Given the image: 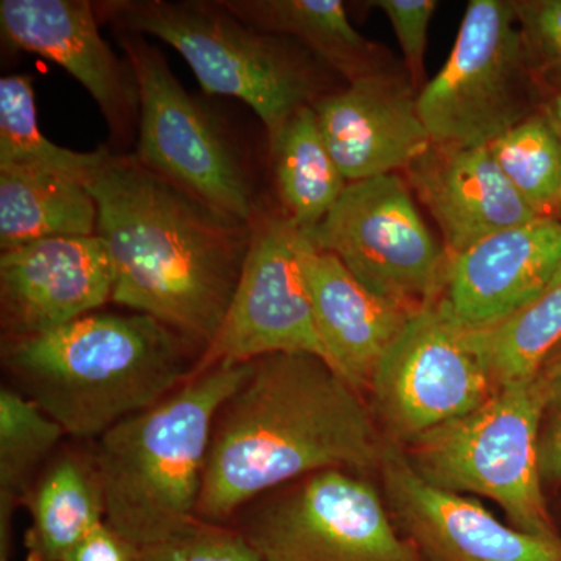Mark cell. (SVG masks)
<instances>
[{"mask_svg": "<svg viewBox=\"0 0 561 561\" xmlns=\"http://www.w3.org/2000/svg\"><path fill=\"white\" fill-rule=\"evenodd\" d=\"M279 208L309 238L334 208L348 181L331 157L316 111L306 106L268 142Z\"/></svg>", "mask_w": 561, "mask_h": 561, "instance_id": "obj_23", "label": "cell"}, {"mask_svg": "<svg viewBox=\"0 0 561 561\" xmlns=\"http://www.w3.org/2000/svg\"><path fill=\"white\" fill-rule=\"evenodd\" d=\"M309 242L342 261L373 294L421 311L445 290L449 257L402 173L348 183Z\"/></svg>", "mask_w": 561, "mask_h": 561, "instance_id": "obj_10", "label": "cell"}, {"mask_svg": "<svg viewBox=\"0 0 561 561\" xmlns=\"http://www.w3.org/2000/svg\"><path fill=\"white\" fill-rule=\"evenodd\" d=\"M560 267L561 219L538 217L451 257L440 300L465 330H485L534 300Z\"/></svg>", "mask_w": 561, "mask_h": 561, "instance_id": "obj_17", "label": "cell"}, {"mask_svg": "<svg viewBox=\"0 0 561 561\" xmlns=\"http://www.w3.org/2000/svg\"><path fill=\"white\" fill-rule=\"evenodd\" d=\"M402 176L440 228L449 257L540 217L513 190L489 146L431 142Z\"/></svg>", "mask_w": 561, "mask_h": 561, "instance_id": "obj_18", "label": "cell"}, {"mask_svg": "<svg viewBox=\"0 0 561 561\" xmlns=\"http://www.w3.org/2000/svg\"><path fill=\"white\" fill-rule=\"evenodd\" d=\"M251 365L221 362L197 371L95 440L91 456L111 529L142 548L198 522L217 413L245 381Z\"/></svg>", "mask_w": 561, "mask_h": 561, "instance_id": "obj_4", "label": "cell"}, {"mask_svg": "<svg viewBox=\"0 0 561 561\" xmlns=\"http://www.w3.org/2000/svg\"><path fill=\"white\" fill-rule=\"evenodd\" d=\"M513 0H471L440 72L419 91L432 142L490 146L541 110Z\"/></svg>", "mask_w": 561, "mask_h": 561, "instance_id": "obj_8", "label": "cell"}, {"mask_svg": "<svg viewBox=\"0 0 561 561\" xmlns=\"http://www.w3.org/2000/svg\"><path fill=\"white\" fill-rule=\"evenodd\" d=\"M114 33L138 84L136 158L194 197L251 224L264 201L224 122L186 91L146 36Z\"/></svg>", "mask_w": 561, "mask_h": 561, "instance_id": "obj_7", "label": "cell"}, {"mask_svg": "<svg viewBox=\"0 0 561 561\" xmlns=\"http://www.w3.org/2000/svg\"><path fill=\"white\" fill-rule=\"evenodd\" d=\"M91 0H2L0 35L10 49L57 62L98 103L111 140L124 149L139 125V92L130 62L102 38Z\"/></svg>", "mask_w": 561, "mask_h": 561, "instance_id": "obj_14", "label": "cell"}, {"mask_svg": "<svg viewBox=\"0 0 561 561\" xmlns=\"http://www.w3.org/2000/svg\"><path fill=\"white\" fill-rule=\"evenodd\" d=\"M25 507V561H62L105 522V497L90 454L62 451L39 472Z\"/></svg>", "mask_w": 561, "mask_h": 561, "instance_id": "obj_21", "label": "cell"}, {"mask_svg": "<svg viewBox=\"0 0 561 561\" xmlns=\"http://www.w3.org/2000/svg\"><path fill=\"white\" fill-rule=\"evenodd\" d=\"M467 332L497 387L537 378L561 345V267L519 311L485 330Z\"/></svg>", "mask_w": 561, "mask_h": 561, "instance_id": "obj_25", "label": "cell"}, {"mask_svg": "<svg viewBox=\"0 0 561 561\" xmlns=\"http://www.w3.org/2000/svg\"><path fill=\"white\" fill-rule=\"evenodd\" d=\"M136 561H261L236 527L197 522L165 540L142 546Z\"/></svg>", "mask_w": 561, "mask_h": 561, "instance_id": "obj_29", "label": "cell"}, {"mask_svg": "<svg viewBox=\"0 0 561 561\" xmlns=\"http://www.w3.org/2000/svg\"><path fill=\"white\" fill-rule=\"evenodd\" d=\"M300 261L313 321L328 362L362 393L413 313L373 294L332 253L300 238Z\"/></svg>", "mask_w": 561, "mask_h": 561, "instance_id": "obj_19", "label": "cell"}, {"mask_svg": "<svg viewBox=\"0 0 561 561\" xmlns=\"http://www.w3.org/2000/svg\"><path fill=\"white\" fill-rule=\"evenodd\" d=\"M251 228L249 254L230 309L195 373L221 362L242 364L278 353H308L328 362L302 275L301 232L279 206L265 202Z\"/></svg>", "mask_w": 561, "mask_h": 561, "instance_id": "obj_12", "label": "cell"}, {"mask_svg": "<svg viewBox=\"0 0 561 561\" xmlns=\"http://www.w3.org/2000/svg\"><path fill=\"white\" fill-rule=\"evenodd\" d=\"M84 186L98 205L95 234L113 261L111 301L161 321L205 353L241 279L250 221L110 147Z\"/></svg>", "mask_w": 561, "mask_h": 561, "instance_id": "obj_2", "label": "cell"}, {"mask_svg": "<svg viewBox=\"0 0 561 561\" xmlns=\"http://www.w3.org/2000/svg\"><path fill=\"white\" fill-rule=\"evenodd\" d=\"M545 381H553V379L561 378V345L553 351L548 360L542 364L540 373H538Z\"/></svg>", "mask_w": 561, "mask_h": 561, "instance_id": "obj_34", "label": "cell"}, {"mask_svg": "<svg viewBox=\"0 0 561 561\" xmlns=\"http://www.w3.org/2000/svg\"><path fill=\"white\" fill-rule=\"evenodd\" d=\"M548 398L540 376L507 383L467 415L402 446L409 463L438 489L496 502L508 524L559 540L538 470V424Z\"/></svg>", "mask_w": 561, "mask_h": 561, "instance_id": "obj_6", "label": "cell"}, {"mask_svg": "<svg viewBox=\"0 0 561 561\" xmlns=\"http://www.w3.org/2000/svg\"><path fill=\"white\" fill-rule=\"evenodd\" d=\"M202 351L144 313L92 312L60 330L2 341L7 373L77 440H98L192 378Z\"/></svg>", "mask_w": 561, "mask_h": 561, "instance_id": "obj_3", "label": "cell"}, {"mask_svg": "<svg viewBox=\"0 0 561 561\" xmlns=\"http://www.w3.org/2000/svg\"><path fill=\"white\" fill-rule=\"evenodd\" d=\"M272 493L232 526L261 561H421L368 476L320 471Z\"/></svg>", "mask_w": 561, "mask_h": 561, "instance_id": "obj_9", "label": "cell"}, {"mask_svg": "<svg viewBox=\"0 0 561 561\" xmlns=\"http://www.w3.org/2000/svg\"><path fill=\"white\" fill-rule=\"evenodd\" d=\"M108 147L76 151L43 135L36 116L33 79L25 73L0 79V168L36 169L87 183Z\"/></svg>", "mask_w": 561, "mask_h": 561, "instance_id": "obj_26", "label": "cell"}, {"mask_svg": "<svg viewBox=\"0 0 561 561\" xmlns=\"http://www.w3.org/2000/svg\"><path fill=\"white\" fill-rule=\"evenodd\" d=\"M98 205L80 181L60 173L0 168V250L54 238L94 236Z\"/></svg>", "mask_w": 561, "mask_h": 561, "instance_id": "obj_22", "label": "cell"}, {"mask_svg": "<svg viewBox=\"0 0 561 561\" xmlns=\"http://www.w3.org/2000/svg\"><path fill=\"white\" fill-rule=\"evenodd\" d=\"M497 389L467 330L438 300L413 313L367 393L383 435L404 446L481 408Z\"/></svg>", "mask_w": 561, "mask_h": 561, "instance_id": "obj_11", "label": "cell"}, {"mask_svg": "<svg viewBox=\"0 0 561 561\" xmlns=\"http://www.w3.org/2000/svg\"><path fill=\"white\" fill-rule=\"evenodd\" d=\"M383 445L364 393L327 360L260 357L217 413L197 519L231 526L251 502L320 471L373 478Z\"/></svg>", "mask_w": 561, "mask_h": 561, "instance_id": "obj_1", "label": "cell"}, {"mask_svg": "<svg viewBox=\"0 0 561 561\" xmlns=\"http://www.w3.org/2000/svg\"><path fill=\"white\" fill-rule=\"evenodd\" d=\"M348 183L404 172L431 146L409 76L387 69L346 83L312 106Z\"/></svg>", "mask_w": 561, "mask_h": 561, "instance_id": "obj_16", "label": "cell"}, {"mask_svg": "<svg viewBox=\"0 0 561 561\" xmlns=\"http://www.w3.org/2000/svg\"><path fill=\"white\" fill-rule=\"evenodd\" d=\"M489 149L529 208L540 217L559 219L561 142L542 111L493 140Z\"/></svg>", "mask_w": 561, "mask_h": 561, "instance_id": "obj_27", "label": "cell"}, {"mask_svg": "<svg viewBox=\"0 0 561 561\" xmlns=\"http://www.w3.org/2000/svg\"><path fill=\"white\" fill-rule=\"evenodd\" d=\"M378 478L391 518L421 561H561V538L515 529L478 497L424 481L387 437Z\"/></svg>", "mask_w": 561, "mask_h": 561, "instance_id": "obj_13", "label": "cell"}, {"mask_svg": "<svg viewBox=\"0 0 561 561\" xmlns=\"http://www.w3.org/2000/svg\"><path fill=\"white\" fill-rule=\"evenodd\" d=\"M542 114L551 122L553 130L559 136L561 142V95L546 99L541 106ZM559 219H561V203L559 209Z\"/></svg>", "mask_w": 561, "mask_h": 561, "instance_id": "obj_33", "label": "cell"}, {"mask_svg": "<svg viewBox=\"0 0 561 561\" xmlns=\"http://www.w3.org/2000/svg\"><path fill=\"white\" fill-rule=\"evenodd\" d=\"M65 431L13 387L0 390V561H11L13 518Z\"/></svg>", "mask_w": 561, "mask_h": 561, "instance_id": "obj_24", "label": "cell"}, {"mask_svg": "<svg viewBox=\"0 0 561 561\" xmlns=\"http://www.w3.org/2000/svg\"><path fill=\"white\" fill-rule=\"evenodd\" d=\"M138 551V546L103 523L83 538L62 561H136Z\"/></svg>", "mask_w": 561, "mask_h": 561, "instance_id": "obj_32", "label": "cell"}, {"mask_svg": "<svg viewBox=\"0 0 561 561\" xmlns=\"http://www.w3.org/2000/svg\"><path fill=\"white\" fill-rule=\"evenodd\" d=\"M367 5L386 14L400 43L405 73L413 88L420 91L426 84L424 57L432 16L438 3L435 0H375Z\"/></svg>", "mask_w": 561, "mask_h": 561, "instance_id": "obj_30", "label": "cell"}, {"mask_svg": "<svg viewBox=\"0 0 561 561\" xmlns=\"http://www.w3.org/2000/svg\"><path fill=\"white\" fill-rule=\"evenodd\" d=\"M219 2L253 27L298 41L346 83L391 69L387 51L351 25L341 0Z\"/></svg>", "mask_w": 561, "mask_h": 561, "instance_id": "obj_20", "label": "cell"}, {"mask_svg": "<svg viewBox=\"0 0 561 561\" xmlns=\"http://www.w3.org/2000/svg\"><path fill=\"white\" fill-rule=\"evenodd\" d=\"M545 381V379H542ZM548 382L538 424V470L546 493L561 489V378Z\"/></svg>", "mask_w": 561, "mask_h": 561, "instance_id": "obj_31", "label": "cell"}, {"mask_svg": "<svg viewBox=\"0 0 561 561\" xmlns=\"http://www.w3.org/2000/svg\"><path fill=\"white\" fill-rule=\"evenodd\" d=\"M95 11L113 31L173 47L203 91L249 105L268 142L297 111L339 90L332 80L341 77L311 50L289 36L247 24L219 0H101Z\"/></svg>", "mask_w": 561, "mask_h": 561, "instance_id": "obj_5", "label": "cell"}, {"mask_svg": "<svg viewBox=\"0 0 561 561\" xmlns=\"http://www.w3.org/2000/svg\"><path fill=\"white\" fill-rule=\"evenodd\" d=\"M513 7L538 88L546 99L561 95V0H513Z\"/></svg>", "mask_w": 561, "mask_h": 561, "instance_id": "obj_28", "label": "cell"}, {"mask_svg": "<svg viewBox=\"0 0 561 561\" xmlns=\"http://www.w3.org/2000/svg\"><path fill=\"white\" fill-rule=\"evenodd\" d=\"M114 268L94 236L44 239L0 253L2 341L47 334L113 300Z\"/></svg>", "mask_w": 561, "mask_h": 561, "instance_id": "obj_15", "label": "cell"}]
</instances>
